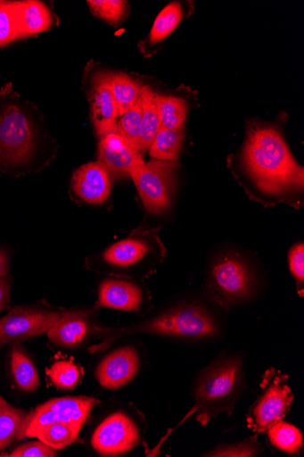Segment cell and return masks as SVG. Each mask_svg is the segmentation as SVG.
<instances>
[{"label": "cell", "mask_w": 304, "mask_h": 457, "mask_svg": "<svg viewBox=\"0 0 304 457\" xmlns=\"http://www.w3.org/2000/svg\"><path fill=\"white\" fill-rule=\"evenodd\" d=\"M26 415L25 411L11 405L6 400L0 403V452L17 438Z\"/></svg>", "instance_id": "25"}, {"label": "cell", "mask_w": 304, "mask_h": 457, "mask_svg": "<svg viewBox=\"0 0 304 457\" xmlns=\"http://www.w3.org/2000/svg\"><path fill=\"white\" fill-rule=\"evenodd\" d=\"M243 162L260 192L282 196L303 189V168L295 161L283 136L275 128L256 126L250 129Z\"/></svg>", "instance_id": "2"}, {"label": "cell", "mask_w": 304, "mask_h": 457, "mask_svg": "<svg viewBox=\"0 0 304 457\" xmlns=\"http://www.w3.org/2000/svg\"><path fill=\"white\" fill-rule=\"evenodd\" d=\"M265 453V446L258 440L255 434L236 443H220L204 452L201 456L210 457H253Z\"/></svg>", "instance_id": "26"}, {"label": "cell", "mask_w": 304, "mask_h": 457, "mask_svg": "<svg viewBox=\"0 0 304 457\" xmlns=\"http://www.w3.org/2000/svg\"><path fill=\"white\" fill-rule=\"evenodd\" d=\"M143 131V111L142 99L137 104L121 115L117 122L114 133L121 136L129 144H132L139 150ZM140 151V150H139Z\"/></svg>", "instance_id": "28"}, {"label": "cell", "mask_w": 304, "mask_h": 457, "mask_svg": "<svg viewBox=\"0 0 304 457\" xmlns=\"http://www.w3.org/2000/svg\"><path fill=\"white\" fill-rule=\"evenodd\" d=\"M100 403V400L86 396L53 399L27 413L16 439L30 437L38 428L59 421H74L84 426Z\"/></svg>", "instance_id": "9"}, {"label": "cell", "mask_w": 304, "mask_h": 457, "mask_svg": "<svg viewBox=\"0 0 304 457\" xmlns=\"http://www.w3.org/2000/svg\"><path fill=\"white\" fill-rule=\"evenodd\" d=\"M275 448L288 454H297L303 448L301 432L283 420L272 426L266 433Z\"/></svg>", "instance_id": "23"}, {"label": "cell", "mask_w": 304, "mask_h": 457, "mask_svg": "<svg viewBox=\"0 0 304 457\" xmlns=\"http://www.w3.org/2000/svg\"><path fill=\"white\" fill-rule=\"evenodd\" d=\"M86 4L94 15L114 26L124 20L127 11V3L122 0H90Z\"/></svg>", "instance_id": "32"}, {"label": "cell", "mask_w": 304, "mask_h": 457, "mask_svg": "<svg viewBox=\"0 0 304 457\" xmlns=\"http://www.w3.org/2000/svg\"><path fill=\"white\" fill-rule=\"evenodd\" d=\"M244 356L242 352L224 351L196 373L191 388L193 406L181 424L194 417L206 427L222 413L232 417L248 388Z\"/></svg>", "instance_id": "3"}, {"label": "cell", "mask_w": 304, "mask_h": 457, "mask_svg": "<svg viewBox=\"0 0 304 457\" xmlns=\"http://www.w3.org/2000/svg\"><path fill=\"white\" fill-rule=\"evenodd\" d=\"M103 339L90 352H105L117 340L133 336H158L198 347L218 342L224 337L221 320L207 305L185 301L143 322L122 328H96Z\"/></svg>", "instance_id": "1"}, {"label": "cell", "mask_w": 304, "mask_h": 457, "mask_svg": "<svg viewBox=\"0 0 304 457\" xmlns=\"http://www.w3.org/2000/svg\"><path fill=\"white\" fill-rule=\"evenodd\" d=\"M160 129L182 131L187 116V104L184 99L158 96Z\"/></svg>", "instance_id": "24"}, {"label": "cell", "mask_w": 304, "mask_h": 457, "mask_svg": "<svg viewBox=\"0 0 304 457\" xmlns=\"http://www.w3.org/2000/svg\"><path fill=\"white\" fill-rule=\"evenodd\" d=\"M83 425L74 421H59L36 429L31 436L54 450H61L67 446L81 442L79 433Z\"/></svg>", "instance_id": "19"}, {"label": "cell", "mask_w": 304, "mask_h": 457, "mask_svg": "<svg viewBox=\"0 0 304 457\" xmlns=\"http://www.w3.org/2000/svg\"><path fill=\"white\" fill-rule=\"evenodd\" d=\"M72 187L84 202L93 204H103L111 192L109 170L101 162L84 164L75 172Z\"/></svg>", "instance_id": "14"}, {"label": "cell", "mask_w": 304, "mask_h": 457, "mask_svg": "<svg viewBox=\"0 0 304 457\" xmlns=\"http://www.w3.org/2000/svg\"><path fill=\"white\" fill-rule=\"evenodd\" d=\"M11 306V281L8 277L0 278V313Z\"/></svg>", "instance_id": "35"}, {"label": "cell", "mask_w": 304, "mask_h": 457, "mask_svg": "<svg viewBox=\"0 0 304 457\" xmlns=\"http://www.w3.org/2000/svg\"><path fill=\"white\" fill-rule=\"evenodd\" d=\"M179 162L153 160L138 166L129 174L146 210L160 214L169 206Z\"/></svg>", "instance_id": "8"}, {"label": "cell", "mask_w": 304, "mask_h": 457, "mask_svg": "<svg viewBox=\"0 0 304 457\" xmlns=\"http://www.w3.org/2000/svg\"><path fill=\"white\" fill-rule=\"evenodd\" d=\"M9 271V261L7 254L0 249V278L7 277Z\"/></svg>", "instance_id": "36"}, {"label": "cell", "mask_w": 304, "mask_h": 457, "mask_svg": "<svg viewBox=\"0 0 304 457\" xmlns=\"http://www.w3.org/2000/svg\"><path fill=\"white\" fill-rule=\"evenodd\" d=\"M184 131H172L160 129L152 140L149 152L154 160L165 162H177L179 158Z\"/></svg>", "instance_id": "22"}, {"label": "cell", "mask_w": 304, "mask_h": 457, "mask_svg": "<svg viewBox=\"0 0 304 457\" xmlns=\"http://www.w3.org/2000/svg\"><path fill=\"white\" fill-rule=\"evenodd\" d=\"M140 366L137 350L132 346L121 347L101 361L96 370V378L103 387L118 390L134 381Z\"/></svg>", "instance_id": "12"}, {"label": "cell", "mask_w": 304, "mask_h": 457, "mask_svg": "<svg viewBox=\"0 0 304 457\" xmlns=\"http://www.w3.org/2000/svg\"><path fill=\"white\" fill-rule=\"evenodd\" d=\"M53 384L61 390H72L79 383V368L72 361H58L46 370Z\"/></svg>", "instance_id": "30"}, {"label": "cell", "mask_w": 304, "mask_h": 457, "mask_svg": "<svg viewBox=\"0 0 304 457\" xmlns=\"http://www.w3.org/2000/svg\"><path fill=\"white\" fill-rule=\"evenodd\" d=\"M99 162L118 177L129 176L145 162L136 146L114 132L103 137L99 145Z\"/></svg>", "instance_id": "13"}, {"label": "cell", "mask_w": 304, "mask_h": 457, "mask_svg": "<svg viewBox=\"0 0 304 457\" xmlns=\"http://www.w3.org/2000/svg\"><path fill=\"white\" fill-rule=\"evenodd\" d=\"M253 265L238 253H224L210 263L204 296L214 307L229 311L251 300L258 288Z\"/></svg>", "instance_id": "5"}, {"label": "cell", "mask_w": 304, "mask_h": 457, "mask_svg": "<svg viewBox=\"0 0 304 457\" xmlns=\"http://www.w3.org/2000/svg\"><path fill=\"white\" fill-rule=\"evenodd\" d=\"M166 255L157 230L141 228L98 255L86 260V268L125 279H144Z\"/></svg>", "instance_id": "4"}, {"label": "cell", "mask_w": 304, "mask_h": 457, "mask_svg": "<svg viewBox=\"0 0 304 457\" xmlns=\"http://www.w3.org/2000/svg\"><path fill=\"white\" fill-rule=\"evenodd\" d=\"M62 313L40 308L17 307L0 319V346L46 334Z\"/></svg>", "instance_id": "11"}, {"label": "cell", "mask_w": 304, "mask_h": 457, "mask_svg": "<svg viewBox=\"0 0 304 457\" xmlns=\"http://www.w3.org/2000/svg\"><path fill=\"white\" fill-rule=\"evenodd\" d=\"M4 401H5V399H4L2 396H0V403H3Z\"/></svg>", "instance_id": "37"}, {"label": "cell", "mask_w": 304, "mask_h": 457, "mask_svg": "<svg viewBox=\"0 0 304 457\" xmlns=\"http://www.w3.org/2000/svg\"><path fill=\"white\" fill-rule=\"evenodd\" d=\"M92 118L98 136L105 137L115 130L119 110L108 85V75L96 79L91 94Z\"/></svg>", "instance_id": "16"}, {"label": "cell", "mask_w": 304, "mask_h": 457, "mask_svg": "<svg viewBox=\"0 0 304 457\" xmlns=\"http://www.w3.org/2000/svg\"><path fill=\"white\" fill-rule=\"evenodd\" d=\"M288 380L284 373L274 367L264 373L259 395L246 414L247 428L253 434H266L292 410L294 396Z\"/></svg>", "instance_id": "7"}, {"label": "cell", "mask_w": 304, "mask_h": 457, "mask_svg": "<svg viewBox=\"0 0 304 457\" xmlns=\"http://www.w3.org/2000/svg\"><path fill=\"white\" fill-rule=\"evenodd\" d=\"M88 321L81 312L62 313L60 320L47 332L50 341L59 346L77 345L88 334Z\"/></svg>", "instance_id": "17"}, {"label": "cell", "mask_w": 304, "mask_h": 457, "mask_svg": "<svg viewBox=\"0 0 304 457\" xmlns=\"http://www.w3.org/2000/svg\"><path fill=\"white\" fill-rule=\"evenodd\" d=\"M158 96L149 87H142L143 131L139 150L145 153L160 129Z\"/></svg>", "instance_id": "20"}, {"label": "cell", "mask_w": 304, "mask_h": 457, "mask_svg": "<svg viewBox=\"0 0 304 457\" xmlns=\"http://www.w3.org/2000/svg\"><path fill=\"white\" fill-rule=\"evenodd\" d=\"M20 37H27L53 26V16L49 8L40 2H17Z\"/></svg>", "instance_id": "18"}, {"label": "cell", "mask_w": 304, "mask_h": 457, "mask_svg": "<svg viewBox=\"0 0 304 457\" xmlns=\"http://www.w3.org/2000/svg\"><path fill=\"white\" fill-rule=\"evenodd\" d=\"M289 269L293 276L300 296L303 295L304 284V245L298 243L291 248L288 255Z\"/></svg>", "instance_id": "33"}, {"label": "cell", "mask_w": 304, "mask_h": 457, "mask_svg": "<svg viewBox=\"0 0 304 457\" xmlns=\"http://www.w3.org/2000/svg\"><path fill=\"white\" fill-rule=\"evenodd\" d=\"M144 295L137 284L125 278H109L102 282L95 309L110 308L123 312H139Z\"/></svg>", "instance_id": "15"}, {"label": "cell", "mask_w": 304, "mask_h": 457, "mask_svg": "<svg viewBox=\"0 0 304 457\" xmlns=\"http://www.w3.org/2000/svg\"><path fill=\"white\" fill-rule=\"evenodd\" d=\"M37 132L29 113L17 103H0V168L19 169L31 160Z\"/></svg>", "instance_id": "6"}, {"label": "cell", "mask_w": 304, "mask_h": 457, "mask_svg": "<svg viewBox=\"0 0 304 457\" xmlns=\"http://www.w3.org/2000/svg\"><path fill=\"white\" fill-rule=\"evenodd\" d=\"M20 38L17 2H0V47Z\"/></svg>", "instance_id": "31"}, {"label": "cell", "mask_w": 304, "mask_h": 457, "mask_svg": "<svg viewBox=\"0 0 304 457\" xmlns=\"http://www.w3.org/2000/svg\"><path fill=\"white\" fill-rule=\"evenodd\" d=\"M0 456H4L2 453H0Z\"/></svg>", "instance_id": "38"}, {"label": "cell", "mask_w": 304, "mask_h": 457, "mask_svg": "<svg viewBox=\"0 0 304 457\" xmlns=\"http://www.w3.org/2000/svg\"><path fill=\"white\" fill-rule=\"evenodd\" d=\"M56 455V450L41 441L24 444L10 454H6L11 457H54Z\"/></svg>", "instance_id": "34"}, {"label": "cell", "mask_w": 304, "mask_h": 457, "mask_svg": "<svg viewBox=\"0 0 304 457\" xmlns=\"http://www.w3.org/2000/svg\"><path fill=\"white\" fill-rule=\"evenodd\" d=\"M12 370L19 387L27 392H35L39 385L37 372L30 359L18 349L12 353Z\"/></svg>", "instance_id": "27"}, {"label": "cell", "mask_w": 304, "mask_h": 457, "mask_svg": "<svg viewBox=\"0 0 304 457\" xmlns=\"http://www.w3.org/2000/svg\"><path fill=\"white\" fill-rule=\"evenodd\" d=\"M108 85L117 104L119 115L133 108L141 98L142 87L127 74L108 75Z\"/></svg>", "instance_id": "21"}, {"label": "cell", "mask_w": 304, "mask_h": 457, "mask_svg": "<svg viewBox=\"0 0 304 457\" xmlns=\"http://www.w3.org/2000/svg\"><path fill=\"white\" fill-rule=\"evenodd\" d=\"M183 18V8L179 3H172L165 7L153 24L150 34L151 43H160L169 36L179 26Z\"/></svg>", "instance_id": "29"}, {"label": "cell", "mask_w": 304, "mask_h": 457, "mask_svg": "<svg viewBox=\"0 0 304 457\" xmlns=\"http://www.w3.org/2000/svg\"><path fill=\"white\" fill-rule=\"evenodd\" d=\"M141 440V428L136 420L124 411H117L97 428L92 445L102 456H119L136 448Z\"/></svg>", "instance_id": "10"}]
</instances>
